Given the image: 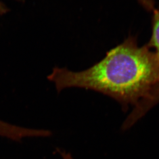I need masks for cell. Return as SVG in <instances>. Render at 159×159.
<instances>
[{
  "label": "cell",
  "instance_id": "obj_3",
  "mask_svg": "<svg viewBox=\"0 0 159 159\" xmlns=\"http://www.w3.org/2000/svg\"><path fill=\"white\" fill-rule=\"evenodd\" d=\"M13 127L11 124L0 120V136L8 138L11 135Z\"/></svg>",
  "mask_w": 159,
  "mask_h": 159
},
{
  "label": "cell",
  "instance_id": "obj_4",
  "mask_svg": "<svg viewBox=\"0 0 159 159\" xmlns=\"http://www.w3.org/2000/svg\"><path fill=\"white\" fill-rule=\"evenodd\" d=\"M148 11H153L155 8L154 0H137Z\"/></svg>",
  "mask_w": 159,
  "mask_h": 159
},
{
  "label": "cell",
  "instance_id": "obj_6",
  "mask_svg": "<svg viewBox=\"0 0 159 159\" xmlns=\"http://www.w3.org/2000/svg\"><path fill=\"white\" fill-rule=\"evenodd\" d=\"M67 154H66V155H67ZM66 155H64V156H66ZM64 156H63V157H64ZM63 157H62V159H63Z\"/></svg>",
  "mask_w": 159,
  "mask_h": 159
},
{
  "label": "cell",
  "instance_id": "obj_2",
  "mask_svg": "<svg viewBox=\"0 0 159 159\" xmlns=\"http://www.w3.org/2000/svg\"><path fill=\"white\" fill-rule=\"evenodd\" d=\"M152 20V35L148 44L155 51L159 60V6L155 7Z\"/></svg>",
  "mask_w": 159,
  "mask_h": 159
},
{
  "label": "cell",
  "instance_id": "obj_5",
  "mask_svg": "<svg viewBox=\"0 0 159 159\" xmlns=\"http://www.w3.org/2000/svg\"><path fill=\"white\" fill-rule=\"evenodd\" d=\"M7 11H8V9L6 5L0 1V15L4 14Z\"/></svg>",
  "mask_w": 159,
  "mask_h": 159
},
{
  "label": "cell",
  "instance_id": "obj_1",
  "mask_svg": "<svg viewBox=\"0 0 159 159\" xmlns=\"http://www.w3.org/2000/svg\"><path fill=\"white\" fill-rule=\"evenodd\" d=\"M58 92L81 88L101 93L123 107L135 108L123 125L127 129L159 101V60L148 44L139 46L129 35L101 61L80 71L56 67L48 76Z\"/></svg>",
  "mask_w": 159,
  "mask_h": 159
}]
</instances>
